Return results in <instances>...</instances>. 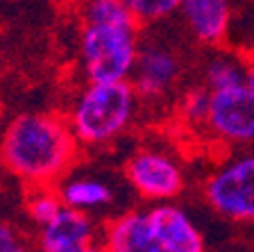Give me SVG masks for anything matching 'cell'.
<instances>
[{
	"mask_svg": "<svg viewBox=\"0 0 254 252\" xmlns=\"http://www.w3.org/2000/svg\"><path fill=\"white\" fill-rule=\"evenodd\" d=\"M79 141L57 111H23L2 130L0 164L27 186H55L70 170Z\"/></svg>",
	"mask_w": 254,
	"mask_h": 252,
	"instance_id": "cell-1",
	"label": "cell"
},
{
	"mask_svg": "<svg viewBox=\"0 0 254 252\" xmlns=\"http://www.w3.org/2000/svg\"><path fill=\"white\" fill-rule=\"evenodd\" d=\"M138 93L129 80L84 82L68 107V125L79 146H107L132 125Z\"/></svg>",
	"mask_w": 254,
	"mask_h": 252,
	"instance_id": "cell-2",
	"label": "cell"
},
{
	"mask_svg": "<svg viewBox=\"0 0 254 252\" xmlns=\"http://www.w3.org/2000/svg\"><path fill=\"white\" fill-rule=\"evenodd\" d=\"M138 48L141 23L136 18L79 21L77 57L86 82L129 80Z\"/></svg>",
	"mask_w": 254,
	"mask_h": 252,
	"instance_id": "cell-3",
	"label": "cell"
},
{
	"mask_svg": "<svg viewBox=\"0 0 254 252\" xmlns=\"http://www.w3.org/2000/svg\"><path fill=\"white\" fill-rule=\"evenodd\" d=\"M204 202L232 223H254V153L218 164L202 182Z\"/></svg>",
	"mask_w": 254,
	"mask_h": 252,
	"instance_id": "cell-4",
	"label": "cell"
},
{
	"mask_svg": "<svg viewBox=\"0 0 254 252\" xmlns=\"http://www.w3.org/2000/svg\"><path fill=\"white\" fill-rule=\"evenodd\" d=\"M125 179L138 198L150 202H168L186 189L184 168L166 150L141 148L125 162Z\"/></svg>",
	"mask_w": 254,
	"mask_h": 252,
	"instance_id": "cell-5",
	"label": "cell"
},
{
	"mask_svg": "<svg viewBox=\"0 0 254 252\" xmlns=\"http://www.w3.org/2000/svg\"><path fill=\"white\" fill-rule=\"evenodd\" d=\"M182 73H184V62L180 50L168 41L148 39L141 41L129 82L141 100L159 102L180 86Z\"/></svg>",
	"mask_w": 254,
	"mask_h": 252,
	"instance_id": "cell-6",
	"label": "cell"
},
{
	"mask_svg": "<svg viewBox=\"0 0 254 252\" xmlns=\"http://www.w3.org/2000/svg\"><path fill=\"white\" fill-rule=\"evenodd\" d=\"M204 127L227 146L254 143V91L248 84L211 91Z\"/></svg>",
	"mask_w": 254,
	"mask_h": 252,
	"instance_id": "cell-7",
	"label": "cell"
},
{
	"mask_svg": "<svg viewBox=\"0 0 254 252\" xmlns=\"http://www.w3.org/2000/svg\"><path fill=\"white\" fill-rule=\"evenodd\" d=\"M180 18L189 37L202 48H220L232 30V0H182Z\"/></svg>",
	"mask_w": 254,
	"mask_h": 252,
	"instance_id": "cell-8",
	"label": "cell"
},
{
	"mask_svg": "<svg viewBox=\"0 0 254 252\" xmlns=\"http://www.w3.org/2000/svg\"><path fill=\"white\" fill-rule=\"evenodd\" d=\"M102 248L107 252H166L159 243L150 216L143 209H129L114 216L102 227Z\"/></svg>",
	"mask_w": 254,
	"mask_h": 252,
	"instance_id": "cell-9",
	"label": "cell"
},
{
	"mask_svg": "<svg viewBox=\"0 0 254 252\" xmlns=\"http://www.w3.org/2000/svg\"><path fill=\"white\" fill-rule=\"evenodd\" d=\"M150 225L166 252H206L204 237L182 207L159 202L150 207Z\"/></svg>",
	"mask_w": 254,
	"mask_h": 252,
	"instance_id": "cell-10",
	"label": "cell"
},
{
	"mask_svg": "<svg viewBox=\"0 0 254 252\" xmlns=\"http://www.w3.org/2000/svg\"><path fill=\"white\" fill-rule=\"evenodd\" d=\"M95 241V225L86 211L66 207L50 223L39 227V252H75Z\"/></svg>",
	"mask_w": 254,
	"mask_h": 252,
	"instance_id": "cell-11",
	"label": "cell"
},
{
	"mask_svg": "<svg viewBox=\"0 0 254 252\" xmlns=\"http://www.w3.org/2000/svg\"><path fill=\"white\" fill-rule=\"evenodd\" d=\"M64 205L73 207L79 211H93V209H102V207L111 205L114 200V191L107 182L95 177H73L66 179L59 189Z\"/></svg>",
	"mask_w": 254,
	"mask_h": 252,
	"instance_id": "cell-12",
	"label": "cell"
},
{
	"mask_svg": "<svg viewBox=\"0 0 254 252\" xmlns=\"http://www.w3.org/2000/svg\"><path fill=\"white\" fill-rule=\"evenodd\" d=\"M202 80L209 91H220L229 86L245 84V59L234 57V55H213L206 59L204 69H202Z\"/></svg>",
	"mask_w": 254,
	"mask_h": 252,
	"instance_id": "cell-13",
	"label": "cell"
},
{
	"mask_svg": "<svg viewBox=\"0 0 254 252\" xmlns=\"http://www.w3.org/2000/svg\"><path fill=\"white\" fill-rule=\"evenodd\" d=\"M62 209L64 200L59 195V191H55L53 186H32V191L25 198L27 218L37 227H43L46 223H50Z\"/></svg>",
	"mask_w": 254,
	"mask_h": 252,
	"instance_id": "cell-14",
	"label": "cell"
},
{
	"mask_svg": "<svg viewBox=\"0 0 254 252\" xmlns=\"http://www.w3.org/2000/svg\"><path fill=\"white\" fill-rule=\"evenodd\" d=\"M141 25H154L180 11L182 0H123Z\"/></svg>",
	"mask_w": 254,
	"mask_h": 252,
	"instance_id": "cell-15",
	"label": "cell"
},
{
	"mask_svg": "<svg viewBox=\"0 0 254 252\" xmlns=\"http://www.w3.org/2000/svg\"><path fill=\"white\" fill-rule=\"evenodd\" d=\"M209 102H211V91L206 89L204 84L189 89L184 95H182V102H180L182 118H184L189 125L204 127L206 114H209Z\"/></svg>",
	"mask_w": 254,
	"mask_h": 252,
	"instance_id": "cell-16",
	"label": "cell"
},
{
	"mask_svg": "<svg viewBox=\"0 0 254 252\" xmlns=\"http://www.w3.org/2000/svg\"><path fill=\"white\" fill-rule=\"evenodd\" d=\"M0 252H39V248L16 225L0 221Z\"/></svg>",
	"mask_w": 254,
	"mask_h": 252,
	"instance_id": "cell-17",
	"label": "cell"
},
{
	"mask_svg": "<svg viewBox=\"0 0 254 252\" xmlns=\"http://www.w3.org/2000/svg\"><path fill=\"white\" fill-rule=\"evenodd\" d=\"M245 84L254 91V55L245 62Z\"/></svg>",
	"mask_w": 254,
	"mask_h": 252,
	"instance_id": "cell-18",
	"label": "cell"
},
{
	"mask_svg": "<svg viewBox=\"0 0 254 252\" xmlns=\"http://www.w3.org/2000/svg\"><path fill=\"white\" fill-rule=\"evenodd\" d=\"M75 252H107L105 248H102V243H89V246H84V248H79V250H75Z\"/></svg>",
	"mask_w": 254,
	"mask_h": 252,
	"instance_id": "cell-19",
	"label": "cell"
}]
</instances>
